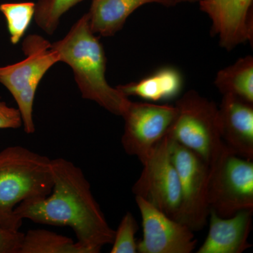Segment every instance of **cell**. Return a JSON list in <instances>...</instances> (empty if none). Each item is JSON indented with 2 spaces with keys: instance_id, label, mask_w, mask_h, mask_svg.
<instances>
[{
  "instance_id": "cell-21",
  "label": "cell",
  "mask_w": 253,
  "mask_h": 253,
  "mask_svg": "<svg viewBox=\"0 0 253 253\" xmlns=\"http://www.w3.org/2000/svg\"><path fill=\"white\" fill-rule=\"evenodd\" d=\"M24 234L0 225V253H19Z\"/></svg>"
},
{
  "instance_id": "cell-3",
  "label": "cell",
  "mask_w": 253,
  "mask_h": 253,
  "mask_svg": "<svg viewBox=\"0 0 253 253\" xmlns=\"http://www.w3.org/2000/svg\"><path fill=\"white\" fill-rule=\"evenodd\" d=\"M51 159L21 146L0 151V225L19 230L23 220L15 214L18 204L49 196L52 191Z\"/></svg>"
},
{
  "instance_id": "cell-13",
  "label": "cell",
  "mask_w": 253,
  "mask_h": 253,
  "mask_svg": "<svg viewBox=\"0 0 253 253\" xmlns=\"http://www.w3.org/2000/svg\"><path fill=\"white\" fill-rule=\"evenodd\" d=\"M253 212V210H243L222 217L210 210L209 231L197 253H241L250 249Z\"/></svg>"
},
{
  "instance_id": "cell-5",
  "label": "cell",
  "mask_w": 253,
  "mask_h": 253,
  "mask_svg": "<svg viewBox=\"0 0 253 253\" xmlns=\"http://www.w3.org/2000/svg\"><path fill=\"white\" fill-rule=\"evenodd\" d=\"M174 106L176 114L168 136L211 166L224 147L219 133L217 105L198 91L190 90Z\"/></svg>"
},
{
  "instance_id": "cell-10",
  "label": "cell",
  "mask_w": 253,
  "mask_h": 253,
  "mask_svg": "<svg viewBox=\"0 0 253 253\" xmlns=\"http://www.w3.org/2000/svg\"><path fill=\"white\" fill-rule=\"evenodd\" d=\"M142 219L143 238L137 242L139 253H191L197 240L194 231L136 196Z\"/></svg>"
},
{
  "instance_id": "cell-15",
  "label": "cell",
  "mask_w": 253,
  "mask_h": 253,
  "mask_svg": "<svg viewBox=\"0 0 253 253\" xmlns=\"http://www.w3.org/2000/svg\"><path fill=\"white\" fill-rule=\"evenodd\" d=\"M182 86L183 78L179 71L174 68L165 67L140 81L116 87L127 97L135 96L158 102L175 97Z\"/></svg>"
},
{
  "instance_id": "cell-14",
  "label": "cell",
  "mask_w": 253,
  "mask_h": 253,
  "mask_svg": "<svg viewBox=\"0 0 253 253\" xmlns=\"http://www.w3.org/2000/svg\"><path fill=\"white\" fill-rule=\"evenodd\" d=\"M154 3L166 6L175 5L173 0H91L88 12L91 31L103 37L113 36L136 9Z\"/></svg>"
},
{
  "instance_id": "cell-18",
  "label": "cell",
  "mask_w": 253,
  "mask_h": 253,
  "mask_svg": "<svg viewBox=\"0 0 253 253\" xmlns=\"http://www.w3.org/2000/svg\"><path fill=\"white\" fill-rule=\"evenodd\" d=\"M35 9L36 3L33 1L0 4V11L6 19L10 41L13 44H18L26 34L34 18Z\"/></svg>"
},
{
  "instance_id": "cell-22",
  "label": "cell",
  "mask_w": 253,
  "mask_h": 253,
  "mask_svg": "<svg viewBox=\"0 0 253 253\" xmlns=\"http://www.w3.org/2000/svg\"><path fill=\"white\" fill-rule=\"evenodd\" d=\"M23 126L19 110L11 107L0 97V129H18Z\"/></svg>"
},
{
  "instance_id": "cell-6",
  "label": "cell",
  "mask_w": 253,
  "mask_h": 253,
  "mask_svg": "<svg viewBox=\"0 0 253 253\" xmlns=\"http://www.w3.org/2000/svg\"><path fill=\"white\" fill-rule=\"evenodd\" d=\"M210 210L229 217L243 210H253V160L241 157L224 145L210 166Z\"/></svg>"
},
{
  "instance_id": "cell-9",
  "label": "cell",
  "mask_w": 253,
  "mask_h": 253,
  "mask_svg": "<svg viewBox=\"0 0 253 253\" xmlns=\"http://www.w3.org/2000/svg\"><path fill=\"white\" fill-rule=\"evenodd\" d=\"M176 114L172 105L130 101L122 116L125 126L121 142L126 154L144 163L167 134Z\"/></svg>"
},
{
  "instance_id": "cell-1",
  "label": "cell",
  "mask_w": 253,
  "mask_h": 253,
  "mask_svg": "<svg viewBox=\"0 0 253 253\" xmlns=\"http://www.w3.org/2000/svg\"><path fill=\"white\" fill-rule=\"evenodd\" d=\"M53 185L42 199L23 201L15 208L20 219L36 224L69 226L77 243L89 253H99L112 245L115 231L109 226L91 186L81 168L65 158L51 160Z\"/></svg>"
},
{
  "instance_id": "cell-7",
  "label": "cell",
  "mask_w": 253,
  "mask_h": 253,
  "mask_svg": "<svg viewBox=\"0 0 253 253\" xmlns=\"http://www.w3.org/2000/svg\"><path fill=\"white\" fill-rule=\"evenodd\" d=\"M169 149L181 187V206L176 221L192 231L201 230L209 217L210 166L194 151L170 138Z\"/></svg>"
},
{
  "instance_id": "cell-11",
  "label": "cell",
  "mask_w": 253,
  "mask_h": 253,
  "mask_svg": "<svg viewBox=\"0 0 253 253\" xmlns=\"http://www.w3.org/2000/svg\"><path fill=\"white\" fill-rule=\"evenodd\" d=\"M253 0H201L200 9L212 22L211 33L227 51L252 42Z\"/></svg>"
},
{
  "instance_id": "cell-2",
  "label": "cell",
  "mask_w": 253,
  "mask_h": 253,
  "mask_svg": "<svg viewBox=\"0 0 253 253\" xmlns=\"http://www.w3.org/2000/svg\"><path fill=\"white\" fill-rule=\"evenodd\" d=\"M51 44L60 62L72 69L82 97L122 116L131 101L106 80V54L99 38L91 31L88 13L74 23L63 39Z\"/></svg>"
},
{
  "instance_id": "cell-12",
  "label": "cell",
  "mask_w": 253,
  "mask_h": 253,
  "mask_svg": "<svg viewBox=\"0 0 253 253\" xmlns=\"http://www.w3.org/2000/svg\"><path fill=\"white\" fill-rule=\"evenodd\" d=\"M218 120L224 144L241 157L253 161V104L234 95H223Z\"/></svg>"
},
{
  "instance_id": "cell-17",
  "label": "cell",
  "mask_w": 253,
  "mask_h": 253,
  "mask_svg": "<svg viewBox=\"0 0 253 253\" xmlns=\"http://www.w3.org/2000/svg\"><path fill=\"white\" fill-rule=\"evenodd\" d=\"M19 253H89L71 238L46 229H31L24 234Z\"/></svg>"
},
{
  "instance_id": "cell-16",
  "label": "cell",
  "mask_w": 253,
  "mask_h": 253,
  "mask_svg": "<svg viewBox=\"0 0 253 253\" xmlns=\"http://www.w3.org/2000/svg\"><path fill=\"white\" fill-rule=\"evenodd\" d=\"M214 84L223 95H234L253 104V56H244L218 71Z\"/></svg>"
},
{
  "instance_id": "cell-20",
  "label": "cell",
  "mask_w": 253,
  "mask_h": 253,
  "mask_svg": "<svg viewBox=\"0 0 253 253\" xmlns=\"http://www.w3.org/2000/svg\"><path fill=\"white\" fill-rule=\"evenodd\" d=\"M139 229L135 218L130 212L123 217L117 231H115L111 253H137L135 234Z\"/></svg>"
},
{
  "instance_id": "cell-8",
  "label": "cell",
  "mask_w": 253,
  "mask_h": 253,
  "mask_svg": "<svg viewBox=\"0 0 253 253\" xmlns=\"http://www.w3.org/2000/svg\"><path fill=\"white\" fill-rule=\"evenodd\" d=\"M142 165L141 175L131 189L133 194L176 221L181 206V187L168 134L155 146Z\"/></svg>"
},
{
  "instance_id": "cell-19",
  "label": "cell",
  "mask_w": 253,
  "mask_h": 253,
  "mask_svg": "<svg viewBox=\"0 0 253 253\" xmlns=\"http://www.w3.org/2000/svg\"><path fill=\"white\" fill-rule=\"evenodd\" d=\"M83 1L84 0H38L33 18L38 27L52 36L59 27L63 15Z\"/></svg>"
},
{
  "instance_id": "cell-23",
  "label": "cell",
  "mask_w": 253,
  "mask_h": 253,
  "mask_svg": "<svg viewBox=\"0 0 253 253\" xmlns=\"http://www.w3.org/2000/svg\"><path fill=\"white\" fill-rule=\"evenodd\" d=\"M173 1H174V4H176L181 2H196V1L199 2L201 0H173Z\"/></svg>"
},
{
  "instance_id": "cell-4",
  "label": "cell",
  "mask_w": 253,
  "mask_h": 253,
  "mask_svg": "<svg viewBox=\"0 0 253 253\" xmlns=\"http://www.w3.org/2000/svg\"><path fill=\"white\" fill-rule=\"evenodd\" d=\"M26 58L7 66H0V84L9 90L21 113L24 131H36L33 104L37 89L46 72L60 62L59 54L47 40L39 35L26 37L22 43Z\"/></svg>"
}]
</instances>
